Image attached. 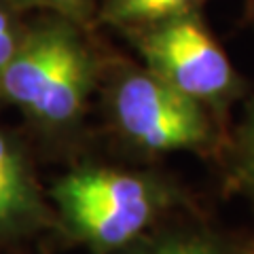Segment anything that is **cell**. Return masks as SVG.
Returning a JSON list of instances; mask_svg holds the SVG:
<instances>
[{
    "mask_svg": "<svg viewBox=\"0 0 254 254\" xmlns=\"http://www.w3.org/2000/svg\"><path fill=\"white\" fill-rule=\"evenodd\" d=\"M23 34H26V30L13 19L11 6L0 2V72L9 64L13 53L17 51Z\"/></svg>",
    "mask_w": 254,
    "mask_h": 254,
    "instance_id": "10",
    "label": "cell"
},
{
    "mask_svg": "<svg viewBox=\"0 0 254 254\" xmlns=\"http://www.w3.org/2000/svg\"><path fill=\"white\" fill-rule=\"evenodd\" d=\"M203 0H106L102 17L125 28H144L150 23L197 11Z\"/></svg>",
    "mask_w": 254,
    "mask_h": 254,
    "instance_id": "6",
    "label": "cell"
},
{
    "mask_svg": "<svg viewBox=\"0 0 254 254\" xmlns=\"http://www.w3.org/2000/svg\"><path fill=\"white\" fill-rule=\"evenodd\" d=\"M110 113L119 131L150 153L203 150L216 136L208 108L150 70H133L117 78L110 91Z\"/></svg>",
    "mask_w": 254,
    "mask_h": 254,
    "instance_id": "4",
    "label": "cell"
},
{
    "mask_svg": "<svg viewBox=\"0 0 254 254\" xmlns=\"http://www.w3.org/2000/svg\"><path fill=\"white\" fill-rule=\"evenodd\" d=\"M252 15H254V0H252Z\"/></svg>",
    "mask_w": 254,
    "mask_h": 254,
    "instance_id": "11",
    "label": "cell"
},
{
    "mask_svg": "<svg viewBox=\"0 0 254 254\" xmlns=\"http://www.w3.org/2000/svg\"><path fill=\"white\" fill-rule=\"evenodd\" d=\"M138 254H250L240 244L208 229H176L157 235Z\"/></svg>",
    "mask_w": 254,
    "mask_h": 254,
    "instance_id": "7",
    "label": "cell"
},
{
    "mask_svg": "<svg viewBox=\"0 0 254 254\" xmlns=\"http://www.w3.org/2000/svg\"><path fill=\"white\" fill-rule=\"evenodd\" d=\"M11 9H41L68 21H85L91 13V0H0Z\"/></svg>",
    "mask_w": 254,
    "mask_h": 254,
    "instance_id": "9",
    "label": "cell"
},
{
    "mask_svg": "<svg viewBox=\"0 0 254 254\" xmlns=\"http://www.w3.org/2000/svg\"><path fill=\"white\" fill-rule=\"evenodd\" d=\"M41 214V197L26 159L4 133H0V231L32 225Z\"/></svg>",
    "mask_w": 254,
    "mask_h": 254,
    "instance_id": "5",
    "label": "cell"
},
{
    "mask_svg": "<svg viewBox=\"0 0 254 254\" xmlns=\"http://www.w3.org/2000/svg\"><path fill=\"white\" fill-rule=\"evenodd\" d=\"M138 49L146 70L208 110H222L240 93L233 64L199 11L138 28Z\"/></svg>",
    "mask_w": 254,
    "mask_h": 254,
    "instance_id": "3",
    "label": "cell"
},
{
    "mask_svg": "<svg viewBox=\"0 0 254 254\" xmlns=\"http://www.w3.org/2000/svg\"><path fill=\"white\" fill-rule=\"evenodd\" d=\"M235 178L244 193L254 201V102L248 108L246 121L240 129V136H237Z\"/></svg>",
    "mask_w": 254,
    "mask_h": 254,
    "instance_id": "8",
    "label": "cell"
},
{
    "mask_svg": "<svg viewBox=\"0 0 254 254\" xmlns=\"http://www.w3.org/2000/svg\"><path fill=\"white\" fill-rule=\"evenodd\" d=\"M93 72L91 53L74 23L58 17L23 34L0 72V93L32 121L66 127L81 117Z\"/></svg>",
    "mask_w": 254,
    "mask_h": 254,
    "instance_id": "1",
    "label": "cell"
},
{
    "mask_svg": "<svg viewBox=\"0 0 254 254\" xmlns=\"http://www.w3.org/2000/svg\"><path fill=\"white\" fill-rule=\"evenodd\" d=\"M53 195L68 227L100 250L133 242L170 205V190L159 180L106 168L68 174Z\"/></svg>",
    "mask_w": 254,
    "mask_h": 254,
    "instance_id": "2",
    "label": "cell"
}]
</instances>
